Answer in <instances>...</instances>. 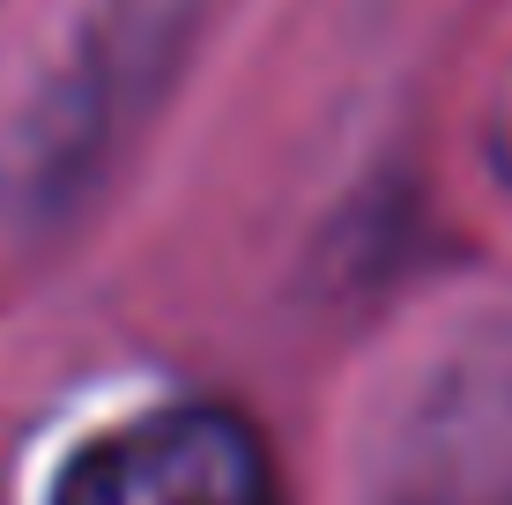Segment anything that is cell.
Returning <instances> with one entry per match:
<instances>
[{
    "mask_svg": "<svg viewBox=\"0 0 512 505\" xmlns=\"http://www.w3.org/2000/svg\"><path fill=\"white\" fill-rule=\"evenodd\" d=\"M52 505H282V483L238 409L179 402L90 439Z\"/></svg>",
    "mask_w": 512,
    "mask_h": 505,
    "instance_id": "obj_1",
    "label": "cell"
}]
</instances>
